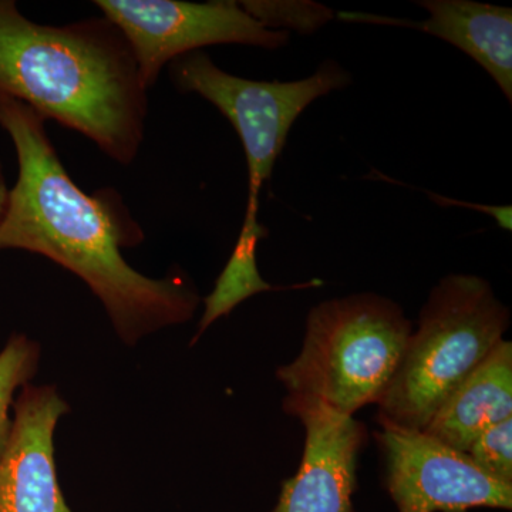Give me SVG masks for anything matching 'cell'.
<instances>
[{
    "instance_id": "obj_11",
    "label": "cell",
    "mask_w": 512,
    "mask_h": 512,
    "mask_svg": "<svg viewBox=\"0 0 512 512\" xmlns=\"http://www.w3.org/2000/svg\"><path fill=\"white\" fill-rule=\"evenodd\" d=\"M512 345L501 340L431 417L423 433L466 454L485 430L511 419Z\"/></svg>"
},
{
    "instance_id": "obj_6",
    "label": "cell",
    "mask_w": 512,
    "mask_h": 512,
    "mask_svg": "<svg viewBox=\"0 0 512 512\" xmlns=\"http://www.w3.org/2000/svg\"><path fill=\"white\" fill-rule=\"evenodd\" d=\"M127 40L146 89L156 84L165 64L212 45H248L275 50L289 33L266 29L239 2L215 0H96Z\"/></svg>"
},
{
    "instance_id": "obj_1",
    "label": "cell",
    "mask_w": 512,
    "mask_h": 512,
    "mask_svg": "<svg viewBox=\"0 0 512 512\" xmlns=\"http://www.w3.org/2000/svg\"><path fill=\"white\" fill-rule=\"evenodd\" d=\"M0 127L19 164L0 218V249L46 256L79 276L127 345L194 316L201 299L184 274L153 279L127 264L121 249L140 245L143 229L119 192L86 194L74 183L40 114L0 93Z\"/></svg>"
},
{
    "instance_id": "obj_4",
    "label": "cell",
    "mask_w": 512,
    "mask_h": 512,
    "mask_svg": "<svg viewBox=\"0 0 512 512\" xmlns=\"http://www.w3.org/2000/svg\"><path fill=\"white\" fill-rule=\"evenodd\" d=\"M412 335L402 306L377 293L316 305L299 356L276 376L289 396L319 400L346 416L379 403Z\"/></svg>"
},
{
    "instance_id": "obj_10",
    "label": "cell",
    "mask_w": 512,
    "mask_h": 512,
    "mask_svg": "<svg viewBox=\"0 0 512 512\" xmlns=\"http://www.w3.org/2000/svg\"><path fill=\"white\" fill-rule=\"evenodd\" d=\"M416 5L430 18L412 22L355 12L336 16L345 22L404 26L439 37L480 64L512 103V9L473 0H417Z\"/></svg>"
},
{
    "instance_id": "obj_17",
    "label": "cell",
    "mask_w": 512,
    "mask_h": 512,
    "mask_svg": "<svg viewBox=\"0 0 512 512\" xmlns=\"http://www.w3.org/2000/svg\"><path fill=\"white\" fill-rule=\"evenodd\" d=\"M8 184H6L5 171L0 163V218H2L3 210H5L6 200H8Z\"/></svg>"
},
{
    "instance_id": "obj_13",
    "label": "cell",
    "mask_w": 512,
    "mask_h": 512,
    "mask_svg": "<svg viewBox=\"0 0 512 512\" xmlns=\"http://www.w3.org/2000/svg\"><path fill=\"white\" fill-rule=\"evenodd\" d=\"M39 359V345L25 335H13L0 352V457L12 430L9 412L15 394L36 375Z\"/></svg>"
},
{
    "instance_id": "obj_5",
    "label": "cell",
    "mask_w": 512,
    "mask_h": 512,
    "mask_svg": "<svg viewBox=\"0 0 512 512\" xmlns=\"http://www.w3.org/2000/svg\"><path fill=\"white\" fill-rule=\"evenodd\" d=\"M171 80L183 93H197L214 104L234 126L248 165V201L244 221H258L262 187L281 157L289 130L313 101L352 83L335 60L296 82H258L220 69L207 53L192 52L173 60Z\"/></svg>"
},
{
    "instance_id": "obj_8",
    "label": "cell",
    "mask_w": 512,
    "mask_h": 512,
    "mask_svg": "<svg viewBox=\"0 0 512 512\" xmlns=\"http://www.w3.org/2000/svg\"><path fill=\"white\" fill-rule=\"evenodd\" d=\"M284 409L305 426V451L298 473L285 481L272 512H352L365 426L309 397L288 394Z\"/></svg>"
},
{
    "instance_id": "obj_9",
    "label": "cell",
    "mask_w": 512,
    "mask_h": 512,
    "mask_svg": "<svg viewBox=\"0 0 512 512\" xmlns=\"http://www.w3.org/2000/svg\"><path fill=\"white\" fill-rule=\"evenodd\" d=\"M13 410L0 457V512H72L57 481L53 440L69 404L55 386L29 383L20 389Z\"/></svg>"
},
{
    "instance_id": "obj_15",
    "label": "cell",
    "mask_w": 512,
    "mask_h": 512,
    "mask_svg": "<svg viewBox=\"0 0 512 512\" xmlns=\"http://www.w3.org/2000/svg\"><path fill=\"white\" fill-rule=\"evenodd\" d=\"M512 419L501 421L481 433L466 456L488 476L512 485Z\"/></svg>"
},
{
    "instance_id": "obj_7",
    "label": "cell",
    "mask_w": 512,
    "mask_h": 512,
    "mask_svg": "<svg viewBox=\"0 0 512 512\" xmlns=\"http://www.w3.org/2000/svg\"><path fill=\"white\" fill-rule=\"evenodd\" d=\"M379 424L376 439L386 463V484L400 512L511 510L512 485L485 474L466 454L423 431Z\"/></svg>"
},
{
    "instance_id": "obj_12",
    "label": "cell",
    "mask_w": 512,
    "mask_h": 512,
    "mask_svg": "<svg viewBox=\"0 0 512 512\" xmlns=\"http://www.w3.org/2000/svg\"><path fill=\"white\" fill-rule=\"evenodd\" d=\"M256 248L258 242L244 241L238 239L229 258L227 266L217 279L214 291L205 298L204 315L198 325V332L195 335L194 342L201 338L215 320L227 316L235 308L251 296L262 292L282 291V289H303L311 286L322 285L320 281L306 282V284L286 286L278 288L272 286L259 274L258 264H256Z\"/></svg>"
},
{
    "instance_id": "obj_14",
    "label": "cell",
    "mask_w": 512,
    "mask_h": 512,
    "mask_svg": "<svg viewBox=\"0 0 512 512\" xmlns=\"http://www.w3.org/2000/svg\"><path fill=\"white\" fill-rule=\"evenodd\" d=\"M241 8L271 30H296L313 33L336 18V13L315 2H266V0H244Z\"/></svg>"
},
{
    "instance_id": "obj_16",
    "label": "cell",
    "mask_w": 512,
    "mask_h": 512,
    "mask_svg": "<svg viewBox=\"0 0 512 512\" xmlns=\"http://www.w3.org/2000/svg\"><path fill=\"white\" fill-rule=\"evenodd\" d=\"M427 194H429L431 200L437 202V204L457 205V207H468L471 208V210H478L493 217L494 220L498 222V225L505 229V231H511L512 229V208L510 205H507V207H493V205H480L471 204V202L456 201L453 200V198H444L441 197V195L431 194V192H427Z\"/></svg>"
},
{
    "instance_id": "obj_3",
    "label": "cell",
    "mask_w": 512,
    "mask_h": 512,
    "mask_svg": "<svg viewBox=\"0 0 512 512\" xmlns=\"http://www.w3.org/2000/svg\"><path fill=\"white\" fill-rule=\"evenodd\" d=\"M510 309L483 278L448 275L430 292L399 367L377 403L379 421L423 431L510 326Z\"/></svg>"
},
{
    "instance_id": "obj_2",
    "label": "cell",
    "mask_w": 512,
    "mask_h": 512,
    "mask_svg": "<svg viewBox=\"0 0 512 512\" xmlns=\"http://www.w3.org/2000/svg\"><path fill=\"white\" fill-rule=\"evenodd\" d=\"M147 92L127 40L109 19L39 25L13 0H0V93L128 165L143 144Z\"/></svg>"
}]
</instances>
